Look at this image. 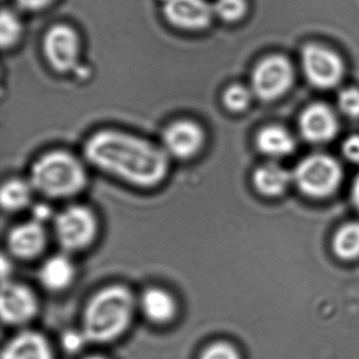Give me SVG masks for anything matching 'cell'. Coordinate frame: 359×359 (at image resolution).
<instances>
[{
	"mask_svg": "<svg viewBox=\"0 0 359 359\" xmlns=\"http://www.w3.org/2000/svg\"><path fill=\"white\" fill-rule=\"evenodd\" d=\"M201 359H241V355L232 344L220 341L208 346Z\"/></svg>",
	"mask_w": 359,
	"mask_h": 359,
	"instance_id": "25",
	"label": "cell"
},
{
	"mask_svg": "<svg viewBox=\"0 0 359 359\" xmlns=\"http://www.w3.org/2000/svg\"><path fill=\"white\" fill-rule=\"evenodd\" d=\"M293 83V66L285 56H268L252 72V92L264 102L278 100L291 89Z\"/></svg>",
	"mask_w": 359,
	"mask_h": 359,
	"instance_id": "6",
	"label": "cell"
},
{
	"mask_svg": "<svg viewBox=\"0 0 359 359\" xmlns=\"http://www.w3.org/2000/svg\"><path fill=\"white\" fill-rule=\"evenodd\" d=\"M83 152L96 169L138 188L159 186L169 173L170 158L161 147L118 130L96 132Z\"/></svg>",
	"mask_w": 359,
	"mask_h": 359,
	"instance_id": "1",
	"label": "cell"
},
{
	"mask_svg": "<svg viewBox=\"0 0 359 359\" xmlns=\"http://www.w3.org/2000/svg\"><path fill=\"white\" fill-rule=\"evenodd\" d=\"M302 65L309 83L318 89H332L344 79V64L341 57L323 46L306 45L302 49Z\"/></svg>",
	"mask_w": 359,
	"mask_h": 359,
	"instance_id": "8",
	"label": "cell"
},
{
	"mask_svg": "<svg viewBox=\"0 0 359 359\" xmlns=\"http://www.w3.org/2000/svg\"><path fill=\"white\" fill-rule=\"evenodd\" d=\"M46 60L56 72L66 74L79 67L81 39L79 33L66 24L51 27L43 41Z\"/></svg>",
	"mask_w": 359,
	"mask_h": 359,
	"instance_id": "7",
	"label": "cell"
},
{
	"mask_svg": "<svg viewBox=\"0 0 359 359\" xmlns=\"http://www.w3.org/2000/svg\"><path fill=\"white\" fill-rule=\"evenodd\" d=\"M137 302L144 317L155 325H167L177 314L175 298L161 287H149Z\"/></svg>",
	"mask_w": 359,
	"mask_h": 359,
	"instance_id": "15",
	"label": "cell"
},
{
	"mask_svg": "<svg viewBox=\"0 0 359 359\" xmlns=\"http://www.w3.org/2000/svg\"><path fill=\"white\" fill-rule=\"evenodd\" d=\"M253 92L245 88V86H229L222 94V104L226 110L233 113H241L249 108L252 102Z\"/></svg>",
	"mask_w": 359,
	"mask_h": 359,
	"instance_id": "22",
	"label": "cell"
},
{
	"mask_svg": "<svg viewBox=\"0 0 359 359\" xmlns=\"http://www.w3.org/2000/svg\"><path fill=\"white\" fill-rule=\"evenodd\" d=\"M1 359H53V352L45 336L25 331L8 341Z\"/></svg>",
	"mask_w": 359,
	"mask_h": 359,
	"instance_id": "14",
	"label": "cell"
},
{
	"mask_svg": "<svg viewBox=\"0 0 359 359\" xmlns=\"http://www.w3.org/2000/svg\"><path fill=\"white\" fill-rule=\"evenodd\" d=\"M22 34V24L15 12L4 9L0 16V43L3 49L14 47Z\"/></svg>",
	"mask_w": 359,
	"mask_h": 359,
	"instance_id": "21",
	"label": "cell"
},
{
	"mask_svg": "<svg viewBox=\"0 0 359 359\" xmlns=\"http://www.w3.org/2000/svg\"><path fill=\"white\" fill-rule=\"evenodd\" d=\"M299 130L308 142L325 144L333 140L338 132L337 117L325 104H311L300 115Z\"/></svg>",
	"mask_w": 359,
	"mask_h": 359,
	"instance_id": "12",
	"label": "cell"
},
{
	"mask_svg": "<svg viewBox=\"0 0 359 359\" xmlns=\"http://www.w3.org/2000/svg\"><path fill=\"white\" fill-rule=\"evenodd\" d=\"M54 234L65 253H76L89 248L98 233L95 214L85 205L67 207L55 215Z\"/></svg>",
	"mask_w": 359,
	"mask_h": 359,
	"instance_id": "4",
	"label": "cell"
},
{
	"mask_svg": "<svg viewBox=\"0 0 359 359\" xmlns=\"http://www.w3.org/2000/svg\"><path fill=\"white\" fill-rule=\"evenodd\" d=\"M352 197L353 201H354L355 205L359 209V175L357 176L354 184H353Z\"/></svg>",
	"mask_w": 359,
	"mask_h": 359,
	"instance_id": "30",
	"label": "cell"
},
{
	"mask_svg": "<svg viewBox=\"0 0 359 359\" xmlns=\"http://www.w3.org/2000/svg\"><path fill=\"white\" fill-rule=\"evenodd\" d=\"M256 146L262 154L283 157L291 154L295 142L290 132L279 126H269L260 130L256 136Z\"/></svg>",
	"mask_w": 359,
	"mask_h": 359,
	"instance_id": "17",
	"label": "cell"
},
{
	"mask_svg": "<svg viewBox=\"0 0 359 359\" xmlns=\"http://www.w3.org/2000/svg\"><path fill=\"white\" fill-rule=\"evenodd\" d=\"M87 172L79 158L66 151H52L39 157L31 168V186L50 199L70 198L87 184Z\"/></svg>",
	"mask_w": 359,
	"mask_h": 359,
	"instance_id": "3",
	"label": "cell"
},
{
	"mask_svg": "<svg viewBox=\"0 0 359 359\" xmlns=\"http://www.w3.org/2000/svg\"><path fill=\"white\" fill-rule=\"evenodd\" d=\"M133 293L125 285H110L95 294L83 312V330L88 341L107 344L121 337L135 313Z\"/></svg>",
	"mask_w": 359,
	"mask_h": 359,
	"instance_id": "2",
	"label": "cell"
},
{
	"mask_svg": "<svg viewBox=\"0 0 359 359\" xmlns=\"http://www.w3.org/2000/svg\"><path fill=\"white\" fill-rule=\"evenodd\" d=\"M338 107L346 116L351 118L359 117V89L346 88L338 94Z\"/></svg>",
	"mask_w": 359,
	"mask_h": 359,
	"instance_id": "24",
	"label": "cell"
},
{
	"mask_svg": "<svg viewBox=\"0 0 359 359\" xmlns=\"http://www.w3.org/2000/svg\"><path fill=\"white\" fill-rule=\"evenodd\" d=\"M212 5L214 16L228 24L241 22L248 11L245 0H216Z\"/></svg>",
	"mask_w": 359,
	"mask_h": 359,
	"instance_id": "23",
	"label": "cell"
},
{
	"mask_svg": "<svg viewBox=\"0 0 359 359\" xmlns=\"http://www.w3.org/2000/svg\"><path fill=\"white\" fill-rule=\"evenodd\" d=\"M253 182L258 192L266 196L275 197L287 190L291 182V175L276 163H266L254 172Z\"/></svg>",
	"mask_w": 359,
	"mask_h": 359,
	"instance_id": "18",
	"label": "cell"
},
{
	"mask_svg": "<svg viewBox=\"0 0 359 359\" xmlns=\"http://www.w3.org/2000/svg\"><path fill=\"white\" fill-rule=\"evenodd\" d=\"M74 278V264L67 253L51 256L39 269V283L50 292L64 291Z\"/></svg>",
	"mask_w": 359,
	"mask_h": 359,
	"instance_id": "16",
	"label": "cell"
},
{
	"mask_svg": "<svg viewBox=\"0 0 359 359\" xmlns=\"http://www.w3.org/2000/svg\"><path fill=\"white\" fill-rule=\"evenodd\" d=\"M333 249L336 255L341 259L353 260L359 257L358 222L344 224L336 232Z\"/></svg>",
	"mask_w": 359,
	"mask_h": 359,
	"instance_id": "20",
	"label": "cell"
},
{
	"mask_svg": "<svg viewBox=\"0 0 359 359\" xmlns=\"http://www.w3.org/2000/svg\"><path fill=\"white\" fill-rule=\"evenodd\" d=\"M163 14L168 24L188 32L205 30L215 18L208 0H165Z\"/></svg>",
	"mask_w": 359,
	"mask_h": 359,
	"instance_id": "10",
	"label": "cell"
},
{
	"mask_svg": "<svg viewBox=\"0 0 359 359\" xmlns=\"http://www.w3.org/2000/svg\"><path fill=\"white\" fill-rule=\"evenodd\" d=\"M205 133L203 127L191 119L170 123L163 133V146L169 158L189 161L203 150Z\"/></svg>",
	"mask_w": 359,
	"mask_h": 359,
	"instance_id": "9",
	"label": "cell"
},
{
	"mask_svg": "<svg viewBox=\"0 0 359 359\" xmlns=\"http://www.w3.org/2000/svg\"><path fill=\"white\" fill-rule=\"evenodd\" d=\"M298 188L308 196L323 198L335 192L341 182L339 163L325 154H314L302 159L294 173Z\"/></svg>",
	"mask_w": 359,
	"mask_h": 359,
	"instance_id": "5",
	"label": "cell"
},
{
	"mask_svg": "<svg viewBox=\"0 0 359 359\" xmlns=\"http://www.w3.org/2000/svg\"><path fill=\"white\" fill-rule=\"evenodd\" d=\"M34 192V189L29 180H8L0 191L1 207L8 212L22 211L32 203Z\"/></svg>",
	"mask_w": 359,
	"mask_h": 359,
	"instance_id": "19",
	"label": "cell"
},
{
	"mask_svg": "<svg viewBox=\"0 0 359 359\" xmlns=\"http://www.w3.org/2000/svg\"><path fill=\"white\" fill-rule=\"evenodd\" d=\"M342 153L348 161L359 163V135H352L344 140Z\"/></svg>",
	"mask_w": 359,
	"mask_h": 359,
	"instance_id": "27",
	"label": "cell"
},
{
	"mask_svg": "<svg viewBox=\"0 0 359 359\" xmlns=\"http://www.w3.org/2000/svg\"><path fill=\"white\" fill-rule=\"evenodd\" d=\"M55 216L52 213V208L47 203H37L32 211V220L39 224H46L49 220L54 219Z\"/></svg>",
	"mask_w": 359,
	"mask_h": 359,
	"instance_id": "28",
	"label": "cell"
},
{
	"mask_svg": "<svg viewBox=\"0 0 359 359\" xmlns=\"http://www.w3.org/2000/svg\"><path fill=\"white\" fill-rule=\"evenodd\" d=\"M62 341L65 350L70 353L79 352L87 342H89L83 330L81 331L69 330L62 335Z\"/></svg>",
	"mask_w": 359,
	"mask_h": 359,
	"instance_id": "26",
	"label": "cell"
},
{
	"mask_svg": "<svg viewBox=\"0 0 359 359\" xmlns=\"http://www.w3.org/2000/svg\"><path fill=\"white\" fill-rule=\"evenodd\" d=\"M37 311L39 302L30 287L14 281H3L0 313L6 325H26L34 318Z\"/></svg>",
	"mask_w": 359,
	"mask_h": 359,
	"instance_id": "11",
	"label": "cell"
},
{
	"mask_svg": "<svg viewBox=\"0 0 359 359\" xmlns=\"http://www.w3.org/2000/svg\"><path fill=\"white\" fill-rule=\"evenodd\" d=\"M54 0H16L18 7L27 12H37L46 9Z\"/></svg>",
	"mask_w": 359,
	"mask_h": 359,
	"instance_id": "29",
	"label": "cell"
},
{
	"mask_svg": "<svg viewBox=\"0 0 359 359\" xmlns=\"http://www.w3.org/2000/svg\"><path fill=\"white\" fill-rule=\"evenodd\" d=\"M43 224L34 220L14 226L8 234V249L20 259L30 260L43 253L47 245Z\"/></svg>",
	"mask_w": 359,
	"mask_h": 359,
	"instance_id": "13",
	"label": "cell"
},
{
	"mask_svg": "<svg viewBox=\"0 0 359 359\" xmlns=\"http://www.w3.org/2000/svg\"><path fill=\"white\" fill-rule=\"evenodd\" d=\"M86 359H107V358H104V357H102V356H97V355H96V356H90Z\"/></svg>",
	"mask_w": 359,
	"mask_h": 359,
	"instance_id": "31",
	"label": "cell"
}]
</instances>
